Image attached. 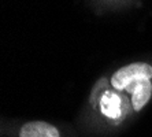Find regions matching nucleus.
I'll return each instance as SVG.
<instances>
[{"label": "nucleus", "mask_w": 152, "mask_h": 137, "mask_svg": "<svg viewBox=\"0 0 152 137\" xmlns=\"http://www.w3.org/2000/svg\"><path fill=\"white\" fill-rule=\"evenodd\" d=\"M152 78V66L147 63H132L115 71L111 78V84L115 89L122 91L127 89L132 84L141 80H151Z\"/></svg>", "instance_id": "1"}, {"label": "nucleus", "mask_w": 152, "mask_h": 137, "mask_svg": "<svg viewBox=\"0 0 152 137\" xmlns=\"http://www.w3.org/2000/svg\"><path fill=\"white\" fill-rule=\"evenodd\" d=\"M126 91H129L132 93V96H133V97H132V103H133L134 110L136 111H140V110L148 103L149 97H151V95H152L151 80L137 81L134 84H132Z\"/></svg>", "instance_id": "2"}, {"label": "nucleus", "mask_w": 152, "mask_h": 137, "mask_svg": "<svg viewBox=\"0 0 152 137\" xmlns=\"http://www.w3.org/2000/svg\"><path fill=\"white\" fill-rule=\"evenodd\" d=\"M19 137H59V132L50 123L36 121L23 125Z\"/></svg>", "instance_id": "3"}, {"label": "nucleus", "mask_w": 152, "mask_h": 137, "mask_svg": "<svg viewBox=\"0 0 152 137\" xmlns=\"http://www.w3.org/2000/svg\"><path fill=\"white\" fill-rule=\"evenodd\" d=\"M121 104L122 100L121 97L114 93V92L107 91L100 99V110L106 116L111 118V119H117L121 115Z\"/></svg>", "instance_id": "4"}]
</instances>
